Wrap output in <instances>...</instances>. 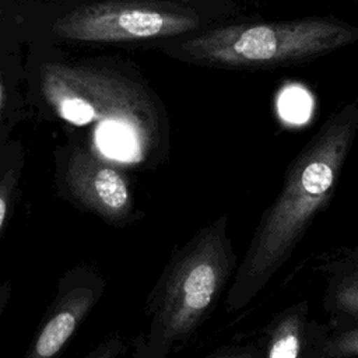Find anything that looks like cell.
<instances>
[{"label": "cell", "mask_w": 358, "mask_h": 358, "mask_svg": "<svg viewBox=\"0 0 358 358\" xmlns=\"http://www.w3.org/2000/svg\"><path fill=\"white\" fill-rule=\"evenodd\" d=\"M105 288L106 281L94 266L80 263L67 268L22 358H59L101 301Z\"/></svg>", "instance_id": "8992f818"}, {"label": "cell", "mask_w": 358, "mask_h": 358, "mask_svg": "<svg viewBox=\"0 0 358 358\" xmlns=\"http://www.w3.org/2000/svg\"><path fill=\"white\" fill-rule=\"evenodd\" d=\"M236 267L227 214L175 248L145 299L147 329L133 340L131 358H168L192 340L228 291Z\"/></svg>", "instance_id": "7a4b0ae2"}, {"label": "cell", "mask_w": 358, "mask_h": 358, "mask_svg": "<svg viewBox=\"0 0 358 358\" xmlns=\"http://www.w3.org/2000/svg\"><path fill=\"white\" fill-rule=\"evenodd\" d=\"M358 41V28L333 15L231 24L192 32L166 45L182 62L217 69L295 66Z\"/></svg>", "instance_id": "277c9868"}, {"label": "cell", "mask_w": 358, "mask_h": 358, "mask_svg": "<svg viewBox=\"0 0 358 358\" xmlns=\"http://www.w3.org/2000/svg\"><path fill=\"white\" fill-rule=\"evenodd\" d=\"M309 322L308 301L294 302L274 315L262 330V358H303Z\"/></svg>", "instance_id": "9c48e42d"}, {"label": "cell", "mask_w": 358, "mask_h": 358, "mask_svg": "<svg viewBox=\"0 0 358 358\" xmlns=\"http://www.w3.org/2000/svg\"><path fill=\"white\" fill-rule=\"evenodd\" d=\"M13 189H14V176H13V172H8L4 176V179H1L0 182V236L7 220Z\"/></svg>", "instance_id": "4fadbf2b"}, {"label": "cell", "mask_w": 358, "mask_h": 358, "mask_svg": "<svg viewBox=\"0 0 358 358\" xmlns=\"http://www.w3.org/2000/svg\"><path fill=\"white\" fill-rule=\"evenodd\" d=\"M41 91L52 109L74 126H94L103 155L140 162L157 144L161 115L144 87L115 73L45 63Z\"/></svg>", "instance_id": "3957f363"}, {"label": "cell", "mask_w": 358, "mask_h": 358, "mask_svg": "<svg viewBox=\"0 0 358 358\" xmlns=\"http://www.w3.org/2000/svg\"><path fill=\"white\" fill-rule=\"evenodd\" d=\"M127 351V344L119 331L106 336L83 358H122Z\"/></svg>", "instance_id": "8fae6325"}, {"label": "cell", "mask_w": 358, "mask_h": 358, "mask_svg": "<svg viewBox=\"0 0 358 358\" xmlns=\"http://www.w3.org/2000/svg\"><path fill=\"white\" fill-rule=\"evenodd\" d=\"M13 295V282L10 280H6L4 282L0 284V319L11 299Z\"/></svg>", "instance_id": "5bb4252c"}, {"label": "cell", "mask_w": 358, "mask_h": 358, "mask_svg": "<svg viewBox=\"0 0 358 358\" xmlns=\"http://www.w3.org/2000/svg\"><path fill=\"white\" fill-rule=\"evenodd\" d=\"M0 109H1V85H0Z\"/></svg>", "instance_id": "9a60e30c"}, {"label": "cell", "mask_w": 358, "mask_h": 358, "mask_svg": "<svg viewBox=\"0 0 358 358\" xmlns=\"http://www.w3.org/2000/svg\"><path fill=\"white\" fill-rule=\"evenodd\" d=\"M203 358H262V350L259 341L227 344L214 350Z\"/></svg>", "instance_id": "7c38bea8"}, {"label": "cell", "mask_w": 358, "mask_h": 358, "mask_svg": "<svg viewBox=\"0 0 358 358\" xmlns=\"http://www.w3.org/2000/svg\"><path fill=\"white\" fill-rule=\"evenodd\" d=\"M201 21L187 7L169 3L102 1L78 7L55 21L52 31L84 42L173 39L196 32Z\"/></svg>", "instance_id": "5b68a950"}, {"label": "cell", "mask_w": 358, "mask_h": 358, "mask_svg": "<svg viewBox=\"0 0 358 358\" xmlns=\"http://www.w3.org/2000/svg\"><path fill=\"white\" fill-rule=\"evenodd\" d=\"M66 186L81 208L110 225H126L137 217L127 179L88 150L77 148L70 155Z\"/></svg>", "instance_id": "52a82bcc"}, {"label": "cell", "mask_w": 358, "mask_h": 358, "mask_svg": "<svg viewBox=\"0 0 358 358\" xmlns=\"http://www.w3.org/2000/svg\"><path fill=\"white\" fill-rule=\"evenodd\" d=\"M303 358H358V322L329 329L310 319Z\"/></svg>", "instance_id": "30bf717a"}, {"label": "cell", "mask_w": 358, "mask_h": 358, "mask_svg": "<svg viewBox=\"0 0 358 358\" xmlns=\"http://www.w3.org/2000/svg\"><path fill=\"white\" fill-rule=\"evenodd\" d=\"M320 270L324 274V324L329 329H340L358 322V242L327 260Z\"/></svg>", "instance_id": "ba28073f"}, {"label": "cell", "mask_w": 358, "mask_h": 358, "mask_svg": "<svg viewBox=\"0 0 358 358\" xmlns=\"http://www.w3.org/2000/svg\"><path fill=\"white\" fill-rule=\"evenodd\" d=\"M357 131L358 101H352L330 115L292 158L228 287V312L243 309L266 288L330 204Z\"/></svg>", "instance_id": "6da1fadb"}]
</instances>
